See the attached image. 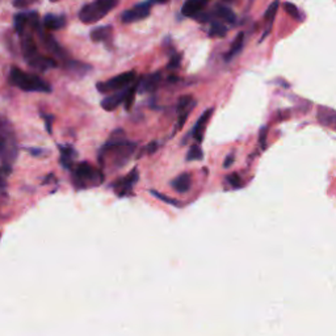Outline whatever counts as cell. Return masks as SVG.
Listing matches in <instances>:
<instances>
[{"instance_id":"cell-12","label":"cell","mask_w":336,"mask_h":336,"mask_svg":"<svg viewBox=\"0 0 336 336\" xmlns=\"http://www.w3.org/2000/svg\"><path fill=\"white\" fill-rule=\"evenodd\" d=\"M37 32H38V35H40V37H41V41L44 42L45 47H46L47 50L59 58L65 57V50H63L62 47L59 46V44H58V42L55 41V40H54L50 35L45 33L41 28H38Z\"/></svg>"},{"instance_id":"cell-36","label":"cell","mask_w":336,"mask_h":336,"mask_svg":"<svg viewBox=\"0 0 336 336\" xmlns=\"http://www.w3.org/2000/svg\"><path fill=\"white\" fill-rule=\"evenodd\" d=\"M42 117L45 119V124H46V130L49 134H51V124L54 121V116L53 114H44L42 113Z\"/></svg>"},{"instance_id":"cell-25","label":"cell","mask_w":336,"mask_h":336,"mask_svg":"<svg viewBox=\"0 0 336 336\" xmlns=\"http://www.w3.org/2000/svg\"><path fill=\"white\" fill-rule=\"evenodd\" d=\"M227 35V28L223 25L222 22L214 21L209 30V36L210 37H225Z\"/></svg>"},{"instance_id":"cell-7","label":"cell","mask_w":336,"mask_h":336,"mask_svg":"<svg viewBox=\"0 0 336 336\" xmlns=\"http://www.w3.org/2000/svg\"><path fill=\"white\" fill-rule=\"evenodd\" d=\"M154 4V0H145L142 3L137 4L132 8V10H128L123 13V21L124 22H135V21H141V20L146 19L148 15H150L151 7Z\"/></svg>"},{"instance_id":"cell-37","label":"cell","mask_w":336,"mask_h":336,"mask_svg":"<svg viewBox=\"0 0 336 336\" xmlns=\"http://www.w3.org/2000/svg\"><path fill=\"white\" fill-rule=\"evenodd\" d=\"M35 2L36 0H13V6L21 8V7L30 6V4L35 3Z\"/></svg>"},{"instance_id":"cell-11","label":"cell","mask_w":336,"mask_h":336,"mask_svg":"<svg viewBox=\"0 0 336 336\" xmlns=\"http://www.w3.org/2000/svg\"><path fill=\"white\" fill-rule=\"evenodd\" d=\"M28 63L29 66L38 70V71H47V70L55 69V67L58 66V63L55 62V59L49 57H44V55H41L40 53H38L36 57L32 58V59H29Z\"/></svg>"},{"instance_id":"cell-9","label":"cell","mask_w":336,"mask_h":336,"mask_svg":"<svg viewBox=\"0 0 336 336\" xmlns=\"http://www.w3.org/2000/svg\"><path fill=\"white\" fill-rule=\"evenodd\" d=\"M128 88H124V89H119V91L108 94L109 96H105V98L101 100V103H100L101 108H103L104 110H107V112H113V110H116L117 108L123 104L124 98H125V95H126V91H128Z\"/></svg>"},{"instance_id":"cell-28","label":"cell","mask_w":336,"mask_h":336,"mask_svg":"<svg viewBox=\"0 0 336 336\" xmlns=\"http://www.w3.org/2000/svg\"><path fill=\"white\" fill-rule=\"evenodd\" d=\"M284 10H285L286 13H289L293 19L298 20V21H302V20H303V17H301V12H299V10L297 8V6H294V4L290 3V2L284 3Z\"/></svg>"},{"instance_id":"cell-27","label":"cell","mask_w":336,"mask_h":336,"mask_svg":"<svg viewBox=\"0 0 336 336\" xmlns=\"http://www.w3.org/2000/svg\"><path fill=\"white\" fill-rule=\"evenodd\" d=\"M202 159H204V152H202L201 147L198 145L191 146L188 154H187V161L196 162V161H202Z\"/></svg>"},{"instance_id":"cell-38","label":"cell","mask_w":336,"mask_h":336,"mask_svg":"<svg viewBox=\"0 0 336 336\" xmlns=\"http://www.w3.org/2000/svg\"><path fill=\"white\" fill-rule=\"evenodd\" d=\"M234 161H235V158H234V154H229L223 162V168H231V166L234 164Z\"/></svg>"},{"instance_id":"cell-17","label":"cell","mask_w":336,"mask_h":336,"mask_svg":"<svg viewBox=\"0 0 336 336\" xmlns=\"http://www.w3.org/2000/svg\"><path fill=\"white\" fill-rule=\"evenodd\" d=\"M66 25V17L58 15H46L44 17V28L47 30H59Z\"/></svg>"},{"instance_id":"cell-35","label":"cell","mask_w":336,"mask_h":336,"mask_svg":"<svg viewBox=\"0 0 336 336\" xmlns=\"http://www.w3.org/2000/svg\"><path fill=\"white\" fill-rule=\"evenodd\" d=\"M267 132H268L267 126H264L263 129L260 130V138H259V142H260V146L263 150H265V147H267Z\"/></svg>"},{"instance_id":"cell-3","label":"cell","mask_w":336,"mask_h":336,"mask_svg":"<svg viewBox=\"0 0 336 336\" xmlns=\"http://www.w3.org/2000/svg\"><path fill=\"white\" fill-rule=\"evenodd\" d=\"M105 176L100 168H95L87 162L76 164L73 171V182L76 189H87L89 187H98L104 181Z\"/></svg>"},{"instance_id":"cell-1","label":"cell","mask_w":336,"mask_h":336,"mask_svg":"<svg viewBox=\"0 0 336 336\" xmlns=\"http://www.w3.org/2000/svg\"><path fill=\"white\" fill-rule=\"evenodd\" d=\"M135 150L137 143L128 141L125 132L123 129H117L110 134L109 142H107L99 152V163L104 168L105 163L109 162L113 168L119 170L129 162Z\"/></svg>"},{"instance_id":"cell-5","label":"cell","mask_w":336,"mask_h":336,"mask_svg":"<svg viewBox=\"0 0 336 336\" xmlns=\"http://www.w3.org/2000/svg\"><path fill=\"white\" fill-rule=\"evenodd\" d=\"M137 79V73L135 71H126V73L119 74V75L114 76V78H110L109 80H105V82H99L96 84V88L100 94L108 95L112 94V92L119 91V89H124V88H128L129 85H132Z\"/></svg>"},{"instance_id":"cell-8","label":"cell","mask_w":336,"mask_h":336,"mask_svg":"<svg viewBox=\"0 0 336 336\" xmlns=\"http://www.w3.org/2000/svg\"><path fill=\"white\" fill-rule=\"evenodd\" d=\"M214 109L213 108H210V109H206L204 112V113L200 116V118L197 119V123L195 124V126H193V129H192L191 132V135L193 137V138L196 139L197 142H200L201 143L202 141H204V135H205V130H206V126H207V123H209V119H210L211 114H213Z\"/></svg>"},{"instance_id":"cell-23","label":"cell","mask_w":336,"mask_h":336,"mask_svg":"<svg viewBox=\"0 0 336 336\" xmlns=\"http://www.w3.org/2000/svg\"><path fill=\"white\" fill-rule=\"evenodd\" d=\"M28 17L29 13H17L15 15V19H13V26H15V30L19 33L20 36L24 33L26 25H28Z\"/></svg>"},{"instance_id":"cell-40","label":"cell","mask_w":336,"mask_h":336,"mask_svg":"<svg viewBox=\"0 0 336 336\" xmlns=\"http://www.w3.org/2000/svg\"><path fill=\"white\" fill-rule=\"evenodd\" d=\"M50 2H59V0H50Z\"/></svg>"},{"instance_id":"cell-19","label":"cell","mask_w":336,"mask_h":336,"mask_svg":"<svg viewBox=\"0 0 336 336\" xmlns=\"http://www.w3.org/2000/svg\"><path fill=\"white\" fill-rule=\"evenodd\" d=\"M113 33V28L110 25L107 26H99L91 30V40L94 42H105L109 41Z\"/></svg>"},{"instance_id":"cell-24","label":"cell","mask_w":336,"mask_h":336,"mask_svg":"<svg viewBox=\"0 0 336 336\" xmlns=\"http://www.w3.org/2000/svg\"><path fill=\"white\" fill-rule=\"evenodd\" d=\"M135 95H137V83H133L132 85H129L128 91H126L125 98H124L123 103L125 104V109L129 110L133 107V104L135 101Z\"/></svg>"},{"instance_id":"cell-39","label":"cell","mask_w":336,"mask_h":336,"mask_svg":"<svg viewBox=\"0 0 336 336\" xmlns=\"http://www.w3.org/2000/svg\"><path fill=\"white\" fill-rule=\"evenodd\" d=\"M28 151L30 152L33 157H41V155L46 154V151L44 150V148H37V147H32V148H28Z\"/></svg>"},{"instance_id":"cell-10","label":"cell","mask_w":336,"mask_h":336,"mask_svg":"<svg viewBox=\"0 0 336 336\" xmlns=\"http://www.w3.org/2000/svg\"><path fill=\"white\" fill-rule=\"evenodd\" d=\"M162 79V73L161 71H157V73H152L150 75L142 78L138 83H137V92H141V94H150V92H154L155 89L159 85V82Z\"/></svg>"},{"instance_id":"cell-21","label":"cell","mask_w":336,"mask_h":336,"mask_svg":"<svg viewBox=\"0 0 336 336\" xmlns=\"http://www.w3.org/2000/svg\"><path fill=\"white\" fill-rule=\"evenodd\" d=\"M66 69L70 74H74V75L83 76L92 69L89 65H85L82 62H76V60H70L66 63Z\"/></svg>"},{"instance_id":"cell-13","label":"cell","mask_w":336,"mask_h":336,"mask_svg":"<svg viewBox=\"0 0 336 336\" xmlns=\"http://www.w3.org/2000/svg\"><path fill=\"white\" fill-rule=\"evenodd\" d=\"M60 151V164H62L66 170H71L74 166V161L76 158L75 148L71 145H59Z\"/></svg>"},{"instance_id":"cell-20","label":"cell","mask_w":336,"mask_h":336,"mask_svg":"<svg viewBox=\"0 0 336 336\" xmlns=\"http://www.w3.org/2000/svg\"><path fill=\"white\" fill-rule=\"evenodd\" d=\"M243 45H245V33L240 32V33L236 35L235 40H234L233 44H231V47H230V50L227 51V54L225 55V60L229 62L230 59H233L234 57H236V55L242 51Z\"/></svg>"},{"instance_id":"cell-2","label":"cell","mask_w":336,"mask_h":336,"mask_svg":"<svg viewBox=\"0 0 336 336\" xmlns=\"http://www.w3.org/2000/svg\"><path fill=\"white\" fill-rule=\"evenodd\" d=\"M10 82L24 92H51V85L36 74L24 73L19 67H12L10 73Z\"/></svg>"},{"instance_id":"cell-15","label":"cell","mask_w":336,"mask_h":336,"mask_svg":"<svg viewBox=\"0 0 336 336\" xmlns=\"http://www.w3.org/2000/svg\"><path fill=\"white\" fill-rule=\"evenodd\" d=\"M191 186L192 176L191 173L187 172L181 173V175H179L177 177H175V179L172 180V182H171V187H172L177 193H187V192L191 189Z\"/></svg>"},{"instance_id":"cell-33","label":"cell","mask_w":336,"mask_h":336,"mask_svg":"<svg viewBox=\"0 0 336 336\" xmlns=\"http://www.w3.org/2000/svg\"><path fill=\"white\" fill-rule=\"evenodd\" d=\"M226 179L233 188H240V187H242V180H240L238 173H231V175L227 176Z\"/></svg>"},{"instance_id":"cell-29","label":"cell","mask_w":336,"mask_h":336,"mask_svg":"<svg viewBox=\"0 0 336 336\" xmlns=\"http://www.w3.org/2000/svg\"><path fill=\"white\" fill-rule=\"evenodd\" d=\"M150 193L152 196H154L155 198H158V200H161L162 202H164V204L172 205V206H180V202L179 201H176L175 198H171V197H168V196L162 195V193H159V192L154 191V189H151Z\"/></svg>"},{"instance_id":"cell-18","label":"cell","mask_w":336,"mask_h":336,"mask_svg":"<svg viewBox=\"0 0 336 336\" xmlns=\"http://www.w3.org/2000/svg\"><path fill=\"white\" fill-rule=\"evenodd\" d=\"M21 49H22V54H24V57H25L26 60L32 59L33 57H36L38 54V49L37 45H36L35 40L33 37L29 35L24 36L21 40Z\"/></svg>"},{"instance_id":"cell-32","label":"cell","mask_w":336,"mask_h":336,"mask_svg":"<svg viewBox=\"0 0 336 336\" xmlns=\"http://www.w3.org/2000/svg\"><path fill=\"white\" fill-rule=\"evenodd\" d=\"M180 62H181V55L180 54H173L171 57L170 62L167 65V69L168 70H176L180 67Z\"/></svg>"},{"instance_id":"cell-31","label":"cell","mask_w":336,"mask_h":336,"mask_svg":"<svg viewBox=\"0 0 336 336\" xmlns=\"http://www.w3.org/2000/svg\"><path fill=\"white\" fill-rule=\"evenodd\" d=\"M11 167L12 166H7V164H4L3 167H0V191L6 189L7 177L12 172V168H11Z\"/></svg>"},{"instance_id":"cell-6","label":"cell","mask_w":336,"mask_h":336,"mask_svg":"<svg viewBox=\"0 0 336 336\" xmlns=\"http://www.w3.org/2000/svg\"><path fill=\"white\" fill-rule=\"evenodd\" d=\"M139 179V172L138 168H133L129 173L121 179H118L117 181L113 182V189L114 193L119 196V197H125V196L132 195L133 187L138 182Z\"/></svg>"},{"instance_id":"cell-26","label":"cell","mask_w":336,"mask_h":336,"mask_svg":"<svg viewBox=\"0 0 336 336\" xmlns=\"http://www.w3.org/2000/svg\"><path fill=\"white\" fill-rule=\"evenodd\" d=\"M196 104H197V101L193 99L192 95H184V96H181V98L179 99V101H177V112L182 109H187V108H195Z\"/></svg>"},{"instance_id":"cell-4","label":"cell","mask_w":336,"mask_h":336,"mask_svg":"<svg viewBox=\"0 0 336 336\" xmlns=\"http://www.w3.org/2000/svg\"><path fill=\"white\" fill-rule=\"evenodd\" d=\"M118 0H94L92 3L85 4L80 12L79 19L84 24H94L103 19L117 6Z\"/></svg>"},{"instance_id":"cell-14","label":"cell","mask_w":336,"mask_h":336,"mask_svg":"<svg viewBox=\"0 0 336 336\" xmlns=\"http://www.w3.org/2000/svg\"><path fill=\"white\" fill-rule=\"evenodd\" d=\"M209 0H186L182 4L181 13L186 17H193L197 15L200 11L204 10V7L206 6Z\"/></svg>"},{"instance_id":"cell-34","label":"cell","mask_w":336,"mask_h":336,"mask_svg":"<svg viewBox=\"0 0 336 336\" xmlns=\"http://www.w3.org/2000/svg\"><path fill=\"white\" fill-rule=\"evenodd\" d=\"M158 150V142H151V143H148L147 146H145L143 147V150L141 151V154H139V157H142L143 154H154L155 151Z\"/></svg>"},{"instance_id":"cell-22","label":"cell","mask_w":336,"mask_h":336,"mask_svg":"<svg viewBox=\"0 0 336 336\" xmlns=\"http://www.w3.org/2000/svg\"><path fill=\"white\" fill-rule=\"evenodd\" d=\"M216 13H217L218 17H221L223 21L229 22V24H234L236 20L235 13L231 11V8H229V7L226 6H221V4H218V6L216 7Z\"/></svg>"},{"instance_id":"cell-30","label":"cell","mask_w":336,"mask_h":336,"mask_svg":"<svg viewBox=\"0 0 336 336\" xmlns=\"http://www.w3.org/2000/svg\"><path fill=\"white\" fill-rule=\"evenodd\" d=\"M279 4H280V0H274L273 3L270 4L269 7H268V10L265 11V20H267L269 24H272L274 20V16H276L277 13V10H279Z\"/></svg>"},{"instance_id":"cell-16","label":"cell","mask_w":336,"mask_h":336,"mask_svg":"<svg viewBox=\"0 0 336 336\" xmlns=\"http://www.w3.org/2000/svg\"><path fill=\"white\" fill-rule=\"evenodd\" d=\"M318 121L327 128H335L336 113L332 108L319 107L318 109Z\"/></svg>"}]
</instances>
